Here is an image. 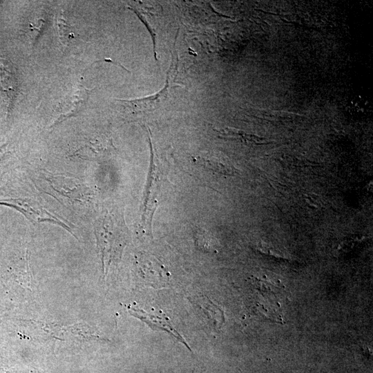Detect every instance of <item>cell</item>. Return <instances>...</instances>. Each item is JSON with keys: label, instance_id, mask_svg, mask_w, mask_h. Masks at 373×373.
Wrapping results in <instances>:
<instances>
[{"label": "cell", "instance_id": "obj_3", "mask_svg": "<svg viewBox=\"0 0 373 373\" xmlns=\"http://www.w3.org/2000/svg\"><path fill=\"white\" fill-rule=\"evenodd\" d=\"M91 91L92 89H88L80 85L69 93L59 104L58 115L50 125V128L79 114L85 108Z\"/></svg>", "mask_w": 373, "mask_h": 373}, {"label": "cell", "instance_id": "obj_8", "mask_svg": "<svg viewBox=\"0 0 373 373\" xmlns=\"http://www.w3.org/2000/svg\"><path fill=\"white\" fill-rule=\"evenodd\" d=\"M199 163L204 168L222 175H232L237 172L236 169L228 162L212 158H200Z\"/></svg>", "mask_w": 373, "mask_h": 373}, {"label": "cell", "instance_id": "obj_10", "mask_svg": "<svg viewBox=\"0 0 373 373\" xmlns=\"http://www.w3.org/2000/svg\"><path fill=\"white\" fill-rule=\"evenodd\" d=\"M131 10H133V12L135 13H136L137 16L139 17V19H140V21L142 22H143L144 24H145V26L147 28V29L149 30L151 35V38H152V40H153V48H154V55H155V59L156 61H157V54H156V50H155V48H156V45H155V34L151 31V29L149 25V23H147V21L145 20V19L142 17V15L136 10L132 8H129Z\"/></svg>", "mask_w": 373, "mask_h": 373}, {"label": "cell", "instance_id": "obj_1", "mask_svg": "<svg viewBox=\"0 0 373 373\" xmlns=\"http://www.w3.org/2000/svg\"><path fill=\"white\" fill-rule=\"evenodd\" d=\"M0 204L17 210L32 222H48L61 226L73 236L70 228L57 217L51 215L35 202L28 198H10L0 200Z\"/></svg>", "mask_w": 373, "mask_h": 373}, {"label": "cell", "instance_id": "obj_7", "mask_svg": "<svg viewBox=\"0 0 373 373\" xmlns=\"http://www.w3.org/2000/svg\"><path fill=\"white\" fill-rule=\"evenodd\" d=\"M222 137L231 139L240 140L247 144L260 145L265 143L266 140L256 135L245 133L242 131L231 128H226L217 131Z\"/></svg>", "mask_w": 373, "mask_h": 373}, {"label": "cell", "instance_id": "obj_6", "mask_svg": "<svg viewBox=\"0 0 373 373\" xmlns=\"http://www.w3.org/2000/svg\"><path fill=\"white\" fill-rule=\"evenodd\" d=\"M48 180L52 189L64 197L79 201L87 195L86 187L69 178L50 175Z\"/></svg>", "mask_w": 373, "mask_h": 373}, {"label": "cell", "instance_id": "obj_5", "mask_svg": "<svg viewBox=\"0 0 373 373\" xmlns=\"http://www.w3.org/2000/svg\"><path fill=\"white\" fill-rule=\"evenodd\" d=\"M128 310L132 316L144 321L150 327L164 331L171 334L178 341L183 343L189 350H191L189 346L187 345L184 339L173 327L169 319L165 316H161L151 314L139 308H134L132 307H128Z\"/></svg>", "mask_w": 373, "mask_h": 373}, {"label": "cell", "instance_id": "obj_2", "mask_svg": "<svg viewBox=\"0 0 373 373\" xmlns=\"http://www.w3.org/2000/svg\"><path fill=\"white\" fill-rule=\"evenodd\" d=\"M170 68L166 73L164 86L158 92L149 96L133 99H116L131 114H140L153 111L164 104L169 95L170 84Z\"/></svg>", "mask_w": 373, "mask_h": 373}, {"label": "cell", "instance_id": "obj_4", "mask_svg": "<svg viewBox=\"0 0 373 373\" xmlns=\"http://www.w3.org/2000/svg\"><path fill=\"white\" fill-rule=\"evenodd\" d=\"M0 90L6 97L10 112L18 93V79L13 65L5 59H0Z\"/></svg>", "mask_w": 373, "mask_h": 373}, {"label": "cell", "instance_id": "obj_11", "mask_svg": "<svg viewBox=\"0 0 373 373\" xmlns=\"http://www.w3.org/2000/svg\"><path fill=\"white\" fill-rule=\"evenodd\" d=\"M6 146V144L0 145V158L5 154Z\"/></svg>", "mask_w": 373, "mask_h": 373}, {"label": "cell", "instance_id": "obj_9", "mask_svg": "<svg viewBox=\"0 0 373 373\" xmlns=\"http://www.w3.org/2000/svg\"><path fill=\"white\" fill-rule=\"evenodd\" d=\"M56 25L61 43L64 46H68L71 39L74 38V33L72 26L63 13L57 17Z\"/></svg>", "mask_w": 373, "mask_h": 373}]
</instances>
